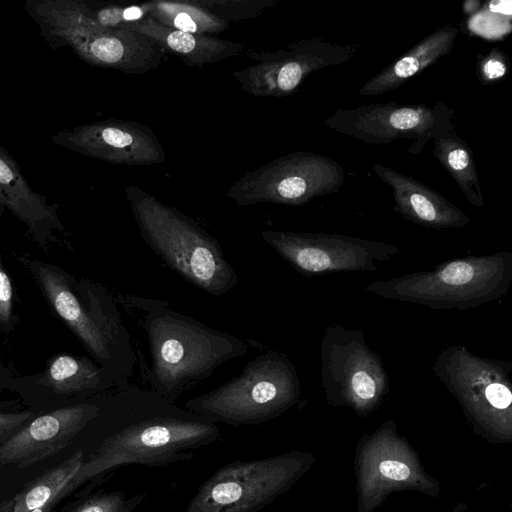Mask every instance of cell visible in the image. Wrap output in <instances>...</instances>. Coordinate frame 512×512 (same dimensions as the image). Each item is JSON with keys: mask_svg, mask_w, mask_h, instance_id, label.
<instances>
[{"mask_svg": "<svg viewBox=\"0 0 512 512\" xmlns=\"http://www.w3.org/2000/svg\"><path fill=\"white\" fill-rule=\"evenodd\" d=\"M95 402L99 413L91 422L102 427L100 436L62 497L122 466L175 465L221 440L216 423L151 389L127 383L99 393Z\"/></svg>", "mask_w": 512, "mask_h": 512, "instance_id": "obj_1", "label": "cell"}, {"mask_svg": "<svg viewBox=\"0 0 512 512\" xmlns=\"http://www.w3.org/2000/svg\"><path fill=\"white\" fill-rule=\"evenodd\" d=\"M118 296L123 305L140 311L151 356L147 381L153 392L170 403L223 363L247 352L240 338L172 310L164 300Z\"/></svg>", "mask_w": 512, "mask_h": 512, "instance_id": "obj_2", "label": "cell"}, {"mask_svg": "<svg viewBox=\"0 0 512 512\" xmlns=\"http://www.w3.org/2000/svg\"><path fill=\"white\" fill-rule=\"evenodd\" d=\"M58 317L79 338L97 364L112 376L115 386L133 375L136 356L130 334L110 294L87 279L74 277L53 264L19 255Z\"/></svg>", "mask_w": 512, "mask_h": 512, "instance_id": "obj_3", "label": "cell"}, {"mask_svg": "<svg viewBox=\"0 0 512 512\" xmlns=\"http://www.w3.org/2000/svg\"><path fill=\"white\" fill-rule=\"evenodd\" d=\"M125 195L141 238L187 282L214 296L239 283L217 239L193 219L136 185Z\"/></svg>", "mask_w": 512, "mask_h": 512, "instance_id": "obj_4", "label": "cell"}, {"mask_svg": "<svg viewBox=\"0 0 512 512\" xmlns=\"http://www.w3.org/2000/svg\"><path fill=\"white\" fill-rule=\"evenodd\" d=\"M512 283V252L466 256L433 270L370 282L378 297L439 310H468L502 298Z\"/></svg>", "mask_w": 512, "mask_h": 512, "instance_id": "obj_5", "label": "cell"}, {"mask_svg": "<svg viewBox=\"0 0 512 512\" xmlns=\"http://www.w3.org/2000/svg\"><path fill=\"white\" fill-rule=\"evenodd\" d=\"M24 9L49 46H68L89 65L143 74L163 58L164 51L144 35L95 23L79 0H27Z\"/></svg>", "mask_w": 512, "mask_h": 512, "instance_id": "obj_6", "label": "cell"}, {"mask_svg": "<svg viewBox=\"0 0 512 512\" xmlns=\"http://www.w3.org/2000/svg\"><path fill=\"white\" fill-rule=\"evenodd\" d=\"M300 395L295 364L283 353L267 351L228 382L186 401L184 408L216 424L256 426L286 412Z\"/></svg>", "mask_w": 512, "mask_h": 512, "instance_id": "obj_7", "label": "cell"}, {"mask_svg": "<svg viewBox=\"0 0 512 512\" xmlns=\"http://www.w3.org/2000/svg\"><path fill=\"white\" fill-rule=\"evenodd\" d=\"M432 371L477 431L496 442L512 441L511 361L449 345L437 355Z\"/></svg>", "mask_w": 512, "mask_h": 512, "instance_id": "obj_8", "label": "cell"}, {"mask_svg": "<svg viewBox=\"0 0 512 512\" xmlns=\"http://www.w3.org/2000/svg\"><path fill=\"white\" fill-rule=\"evenodd\" d=\"M313 462L312 454L295 450L227 463L200 485L182 512H258L290 490Z\"/></svg>", "mask_w": 512, "mask_h": 512, "instance_id": "obj_9", "label": "cell"}, {"mask_svg": "<svg viewBox=\"0 0 512 512\" xmlns=\"http://www.w3.org/2000/svg\"><path fill=\"white\" fill-rule=\"evenodd\" d=\"M320 377L327 402L366 416L389 391L381 357L366 343L364 333L340 324L327 325L320 344Z\"/></svg>", "mask_w": 512, "mask_h": 512, "instance_id": "obj_10", "label": "cell"}, {"mask_svg": "<svg viewBox=\"0 0 512 512\" xmlns=\"http://www.w3.org/2000/svg\"><path fill=\"white\" fill-rule=\"evenodd\" d=\"M356 476L358 512H374L395 491L413 490L430 497L441 493L439 481L426 472L393 420L363 435L356 455Z\"/></svg>", "mask_w": 512, "mask_h": 512, "instance_id": "obj_11", "label": "cell"}, {"mask_svg": "<svg viewBox=\"0 0 512 512\" xmlns=\"http://www.w3.org/2000/svg\"><path fill=\"white\" fill-rule=\"evenodd\" d=\"M344 180V168L335 160L298 151L248 171L228 188L226 196L239 206H296L337 192Z\"/></svg>", "mask_w": 512, "mask_h": 512, "instance_id": "obj_12", "label": "cell"}, {"mask_svg": "<svg viewBox=\"0 0 512 512\" xmlns=\"http://www.w3.org/2000/svg\"><path fill=\"white\" fill-rule=\"evenodd\" d=\"M260 236L295 270L306 275L374 272L379 263L401 254L392 244L347 235L267 229Z\"/></svg>", "mask_w": 512, "mask_h": 512, "instance_id": "obj_13", "label": "cell"}, {"mask_svg": "<svg viewBox=\"0 0 512 512\" xmlns=\"http://www.w3.org/2000/svg\"><path fill=\"white\" fill-rule=\"evenodd\" d=\"M356 49L312 38L290 43L275 52L246 49L243 56L255 64L233 72L241 88L252 96L284 97L294 94L313 72L351 59Z\"/></svg>", "mask_w": 512, "mask_h": 512, "instance_id": "obj_14", "label": "cell"}, {"mask_svg": "<svg viewBox=\"0 0 512 512\" xmlns=\"http://www.w3.org/2000/svg\"><path fill=\"white\" fill-rule=\"evenodd\" d=\"M54 144L113 164L146 166L165 162L166 154L150 127L132 120L106 119L61 130Z\"/></svg>", "mask_w": 512, "mask_h": 512, "instance_id": "obj_15", "label": "cell"}, {"mask_svg": "<svg viewBox=\"0 0 512 512\" xmlns=\"http://www.w3.org/2000/svg\"><path fill=\"white\" fill-rule=\"evenodd\" d=\"M433 109L424 105L391 103L365 104L355 109H338L324 125L340 134L368 144H387L412 138L409 152L418 154L431 139Z\"/></svg>", "mask_w": 512, "mask_h": 512, "instance_id": "obj_16", "label": "cell"}, {"mask_svg": "<svg viewBox=\"0 0 512 512\" xmlns=\"http://www.w3.org/2000/svg\"><path fill=\"white\" fill-rule=\"evenodd\" d=\"M95 400L69 405L27 422L0 444V466L25 468L70 445L98 415Z\"/></svg>", "mask_w": 512, "mask_h": 512, "instance_id": "obj_17", "label": "cell"}, {"mask_svg": "<svg viewBox=\"0 0 512 512\" xmlns=\"http://www.w3.org/2000/svg\"><path fill=\"white\" fill-rule=\"evenodd\" d=\"M5 209L27 226V232L45 253L52 244H61L66 230L61 223L57 208L46 197L29 186L20 167L10 154L0 146V217Z\"/></svg>", "mask_w": 512, "mask_h": 512, "instance_id": "obj_18", "label": "cell"}, {"mask_svg": "<svg viewBox=\"0 0 512 512\" xmlns=\"http://www.w3.org/2000/svg\"><path fill=\"white\" fill-rule=\"evenodd\" d=\"M375 174L387 184L394 198V210L414 224L435 229L460 228L470 219L456 205L410 176L380 163Z\"/></svg>", "mask_w": 512, "mask_h": 512, "instance_id": "obj_19", "label": "cell"}, {"mask_svg": "<svg viewBox=\"0 0 512 512\" xmlns=\"http://www.w3.org/2000/svg\"><path fill=\"white\" fill-rule=\"evenodd\" d=\"M10 385L39 390L49 396L99 394L116 387L109 372L85 356L58 354L43 372L13 378Z\"/></svg>", "mask_w": 512, "mask_h": 512, "instance_id": "obj_20", "label": "cell"}, {"mask_svg": "<svg viewBox=\"0 0 512 512\" xmlns=\"http://www.w3.org/2000/svg\"><path fill=\"white\" fill-rule=\"evenodd\" d=\"M120 29L144 35L164 52L179 57L188 66L201 67L230 57L243 56L246 50L243 44L172 29L151 17L126 24Z\"/></svg>", "mask_w": 512, "mask_h": 512, "instance_id": "obj_21", "label": "cell"}, {"mask_svg": "<svg viewBox=\"0 0 512 512\" xmlns=\"http://www.w3.org/2000/svg\"><path fill=\"white\" fill-rule=\"evenodd\" d=\"M433 109L431 138L433 155L460 187L467 200L475 207L484 205L480 182L471 150L456 133L454 115L445 103L437 102Z\"/></svg>", "mask_w": 512, "mask_h": 512, "instance_id": "obj_22", "label": "cell"}, {"mask_svg": "<svg viewBox=\"0 0 512 512\" xmlns=\"http://www.w3.org/2000/svg\"><path fill=\"white\" fill-rule=\"evenodd\" d=\"M458 28L446 25L422 39L406 54L369 79L359 90L360 96H376L399 88L410 78L434 64L451 51Z\"/></svg>", "mask_w": 512, "mask_h": 512, "instance_id": "obj_23", "label": "cell"}, {"mask_svg": "<svg viewBox=\"0 0 512 512\" xmlns=\"http://www.w3.org/2000/svg\"><path fill=\"white\" fill-rule=\"evenodd\" d=\"M85 460L84 449L76 450L63 462L28 483L13 497L12 512H28L45 505H54Z\"/></svg>", "mask_w": 512, "mask_h": 512, "instance_id": "obj_24", "label": "cell"}, {"mask_svg": "<svg viewBox=\"0 0 512 512\" xmlns=\"http://www.w3.org/2000/svg\"><path fill=\"white\" fill-rule=\"evenodd\" d=\"M150 17L179 31L209 36L228 29L229 24L198 5L195 0H152Z\"/></svg>", "mask_w": 512, "mask_h": 512, "instance_id": "obj_25", "label": "cell"}, {"mask_svg": "<svg viewBox=\"0 0 512 512\" xmlns=\"http://www.w3.org/2000/svg\"><path fill=\"white\" fill-rule=\"evenodd\" d=\"M84 13L98 25L105 28L120 29L124 25L138 22L150 17V1L121 6L79 0Z\"/></svg>", "mask_w": 512, "mask_h": 512, "instance_id": "obj_26", "label": "cell"}, {"mask_svg": "<svg viewBox=\"0 0 512 512\" xmlns=\"http://www.w3.org/2000/svg\"><path fill=\"white\" fill-rule=\"evenodd\" d=\"M195 2L228 24L259 17L276 5L275 0H195Z\"/></svg>", "mask_w": 512, "mask_h": 512, "instance_id": "obj_27", "label": "cell"}, {"mask_svg": "<svg viewBox=\"0 0 512 512\" xmlns=\"http://www.w3.org/2000/svg\"><path fill=\"white\" fill-rule=\"evenodd\" d=\"M146 497V493L99 492L86 498L71 512H134Z\"/></svg>", "mask_w": 512, "mask_h": 512, "instance_id": "obj_28", "label": "cell"}, {"mask_svg": "<svg viewBox=\"0 0 512 512\" xmlns=\"http://www.w3.org/2000/svg\"><path fill=\"white\" fill-rule=\"evenodd\" d=\"M15 294L0 252V333L12 332L18 324L14 311Z\"/></svg>", "mask_w": 512, "mask_h": 512, "instance_id": "obj_29", "label": "cell"}, {"mask_svg": "<svg viewBox=\"0 0 512 512\" xmlns=\"http://www.w3.org/2000/svg\"><path fill=\"white\" fill-rule=\"evenodd\" d=\"M508 61L498 48L492 49L478 64V78L483 83L497 81L507 73Z\"/></svg>", "mask_w": 512, "mask_h": 512, "instance_id": "obj_30", "label": "cell"}, {"mask_svg": "<svg viewBox=\"0 0 512 512\" xmlns=\"http://www.w3.org/2000/svg\"><path fill=\"white\" fill-rule=\"evenodd\" d=\"M33 415L32 412L28 411L18 413L0 411V444L29 422Z\"/></svg>", "mask_w": 512, "mask_h": 512, "instance_id": "obj_31", "label": "cell"}, {"mask_svg": "<svg viewBox=\"0 0 512 512\" xmlns=\"http://www.w3.org/2000/svg\"><path fill=\"white\" fill-rule=\"evenodd\" d=\"M12 379L11 372L0 362V391L10 386Z\"/></svg>", "mask_w": 512, "mask_h": 512, "instance_id": "obj_32", "label": "cell"}, {"mask_svg": "<svg viewBox=\"0 0 512 512\" xmlns=\"http://www.w3.org/2000/svg\"><path fill=\"white\" fill-rule=\"evenodd\" d=\"M13 509V498L5 500L0 504V512H12Z\"/></svg>", "mask_w": 512, "mask_h": 512, "instance_id": "obj_33", "label": "cell"}, {"mask_svg": "<svg viewBox=\"0 0 512 512\" xmlns=\"http://www.w3.org/2000/svg\"><path fill=\"white\" fill-rule=\"evenodd\" d=\"M53 505H45L39 508H35L33 510H30L28 512H50Z\"/></svg>", "mask_w": 512, "mask_h": 512, "instance_id": "obj_34", "label": "cell"}]
</instances>
